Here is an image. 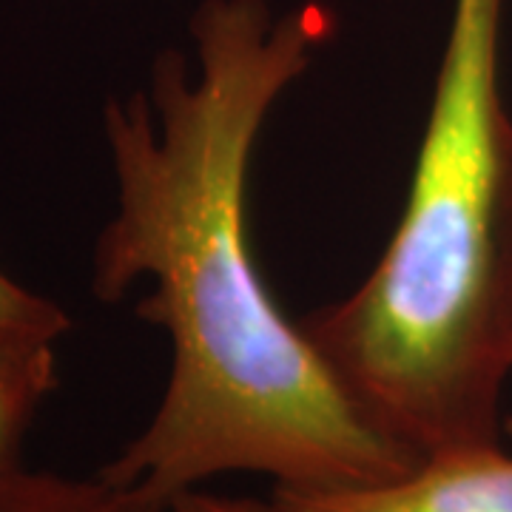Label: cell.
<instances>
[{
	"label": "cell",
	"mask_w": 512,
	"mask_h": 512,
	"mask_svg": "<svg viewBox=\"0 0 512 512\" xmlns=\"http://www.w3.org/2000/svg\"><path fill=\"white\" fill-rule=\"evenodd\" d=\"M504 430H507V433L512 436V416H510V419H504Z\"/></svg>",
	"instance_id": "9c48e42d"
},
{
	"label": "cell",
	"mask_w": 512,
	"mask_h": 512,
	"mask_svg": "<svg viewBox=\"0 0 512 512\" xmlns=\"http://www.w3.org/2000/svg\"><path fill=\"white\" fill-rule=\"evenodd\" d=\"M333 29L316 3L202 0L191 57L165 49L146 89L103 109L114 211L94 239L92 293L117 305L148 282L134 311L165 333L171 370L146 427L100 476L163 507L231 473L336 490L421 458L285 316L248 234L259 137Z\"/></svg>",
	"instance_id": "6da1fadb"
},
{
	"label": "cell",
	"mask_w": 512,
	"mask_h": 512,
	"mask_svg": "<svg viewBox=\"0 0 512 512\" xmlns=\"http://www.w3.org/2000/svg\"><path fill=\"white\" fill-rule=\"evenodd\" d=\"M57 339L0 333V493L26 470L23 447L57 390Z\"/></svg>",
	"instance_id": "277c9868"
},
{
	"label": "cell",
	"mask_w": 512,
	"mask_h": 512,
	"mask_svg": "<svg viewBox=\"0 0 512 512\" xmlns=\"http://www.w3.org/2000/svg\"><path fill=\"white\" fill-rule=\"evenodd\" d=\"M507 0H453L402 217L370 274L302 319L350 396L419 456L501 441L498 231L512 146Z\"/></svg>",
	"instance_id": "7a4b0ae2"
},
{
	"label": "cell",
	"mask_w": 512,
	"mask_h": 512,
	"mask_svg": "<svg viewBox=\"0 0 512 512\" xmlns=\"http://www.w3.org/2000/svg\"><path fill=\"white\" fill-rule=\"evenodd\" d=\"M288 512H512V456L501 441L421 456L407 473L336 490H274Z\"/></svg>",
	"instance_id": "3957f363"
},
{
	"label": "cell",
	"mask_w": 512,
	"mask_h": 512,
	"mask_svg": "<svg viewBox=\"0 0 512 512\" xmlns=\"http://www.w3.org/2000/svg\"><path fill=\"white\" fill-rule=\"evenodd\" d=\"M168 512H288L274 495L268 501L262 498H234V495H217L208 490H191L174 498Z\"/></svg>",
	"instance_id": "ba28073f"
},
{
	"label": "cell",
	"mask_w": 512,
	"mask_h": 512,
	"mask_svg": "<svg viewBox=\"0 0 512 512\" xmlns=\"http://www.w3.org/2000/svg\"><path fill=\"white\" fill-rule=\"evenodd\" d=\"M69 330H72V319L57 302L0 271V333H35V336L60 339Z\"/></svg>",
	"instance_id": "8992f818"
},
{
	"label": "cell",
	"mask_w": 512,
	"mask_h": 512,
	"mask_svg": "<svg viewBox=\"0 0 512 512\" xmlns=\"http://www.w3.org/2000/svg\"><path fill=\"white\" fill-rule=\"evenodd\" d=\"M498 339L504 359L512 367V146L504 205H501V231H498Z\"/></svg>",
	"instance_id": "52a82bcc"
},
{
	"label": "cell",
	"mask_w": 512,
	"mask_h": 512,
	"mask_svg": "<svg viewBox=\"0 0 512 512\" xmlns=\"http://www.w3.org/2000/svg\"><path fill=\"white\" fill-rule=\"evenodd\" d=\"M0 512H168L146 495L106 478H66L23 470L3 493Z\"/></svg>",
	"instance_id": "5b68a950"
}]
</instances>
